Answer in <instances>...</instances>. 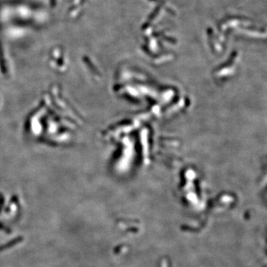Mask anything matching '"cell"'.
<instances>
[{"mask_svg":"<svg viewBox=\"0 0 267 267\" xmlns=\"http://www.w3.org/2000/svg\"><path fill=\"white\" fill-rule=\"evenodd\" d=\"M0 229H3V230H4L5 231V232L8 233V234H11V230H10V229H8V228L5 227L4 225L2 224V223H0Z\"/></svg>","mask_w":267,"mask_h":267,"instance_id":"obj_2","label":"cell"},{"mask_svg":"<svg viewBox=\"0 0 267 267\" xmlns=\"http://www.w3.org/2000/svg\"><path fill=\"white\" fill-rule=\"evenodd\" d=\"M23 240V237L19 236V237H17L16 238L13 239V240H10L9 242H8L7 243L4 244V245L0 246V252H2V251L6 250V249L11 248V247L17 245L18 243H21Z\"/></svg>","mask_w":267,"mask_h":267,"instance_id":"obj_1","label":"cell"}]
</instances>
